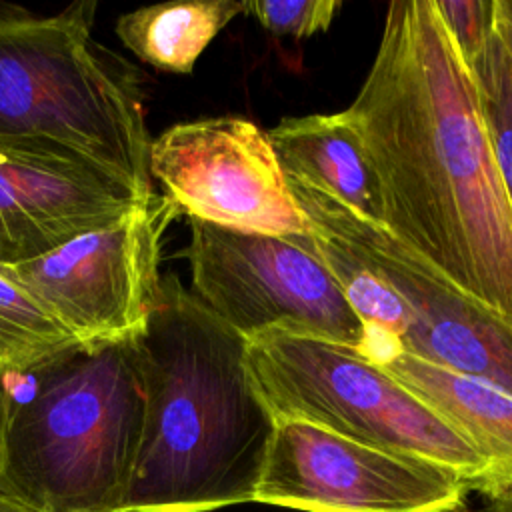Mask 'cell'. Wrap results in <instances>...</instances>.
I'll return each instance as SVG.
<instances>
[{
    "label": "cell",
    "mask_w": 512,
    "mask_h": 512,
    "mask_svg": "<svg viewBox=\"0 0 512 512\" xmlns=\"http://www.w3.org/2000/svg\"><path fill=\"white\" fill-rule=\"evenodd\" d=\"M380 182L384 226L464 294L512 320V210L474 76L434 0H394L344 110Z\"/></svg>",
    "instance_id": "6da1fadb"
},
{
    "label": "cell",
    "mask_w": 512,
    "mask_h": 512,
    "mask_svg": "<svg viewBox=\"0 0 512 512\" xmlns=\"http://www.w3.org/2000/svg\"><path fill=\"white\" fill-rule=\"evenodd\" d=\"M144 424L122 512H212L254 502L276 418L254 386L248 340L174 274L134 336Z\"/></svg>",
    "instance_id": "7a4b0ae2"
},
{
    "label": "cell",
    "mask_w": 512,
    "mask_h": 512,
    "mask_svg": "<svg viewBox=\"0 0 512 512\" xmlns=\"http://www.w3.org/2000/svg\"><path fill=\"white\" fill-rule=\"evenodd\" d=\"M144 424L136 340L80 344L0 384V494L30 512H122Z\"/></svg>",
    "instance_id": "3957f363"
},
{
    "label": "cell",
    "mask_w": 512,
    "mask_h": 512,
    "mask_svg": "<svg viewBox=\"0 0 512 512\" xmlns=\"http://www.w3.org/2000/svg\"><path fill=\"white\" fill-rule=\"evenodd\" d=\"M94 2L0 16V138L48 140L152 196L140 92L90 38Z\"/></svg>",
    "instance_id": "277c9868"
},
{
    "label": "cell",
    "mask_w": 512,
    "mask_h": 512,
    "mask_svg": "<svg viewBox=\"0 0 512 512\" xmlns=\"http://www.w3.org/2000/svg\"><path fill=\"white\" fill-rule=\"evenodd\" d=\"M248 368L276 420H300L458 476L492 478L488 460L444 418L360 350L272 330L248 340Z\"/></svg>",
    "instance_id": "5b68a950"
},
{
    "label": "cell",
    "mask_w": 512,
    "mask_h": 512,
    "mask_svg": "<svg viewBox=\"0 0 512 512\" xmlns=\"http://www.w3.org/2000/svg\"><path fill=\"white\" fill-rule=\"evenodd\" d=\"M194 294L246 340L272 330L360 350L372 338L308 236L238 232L190 220Z\"/></svg>",
    "instance_id": "8992f818"
},
{
    "label": "cell",
    "mask_w": 512,
    "mask_h": 512,
    "mask_svg": "<svg viewBox=\"0 0 512 512\" xmlns=\"http://www.w3.org/2000/svg\"><path fill=\"white\" fill-rule=\"evenodd\" d=\"M286 180L312 228L344 242L402 298L396 354L416 356L512 396V320L450 284L386 226L360 218L326 192Z\"/></svg>",
    "instance_id": "52a82bcc"
},
{
    "label": "cell",
    "mask_w": 512,
    "mask_h": 512,
    "mask_svg": "<svg viewBox=\"0 0 512 512\" xmlns=\"http://www.w3.org/2000/svg\"><path fill=\"white\" fill-rule=\"evenodd\" d=\"M178 216L164 196L54 252L0 266L82 344L138 336L162 294L160 246Z\"/></svg>",
    "instance_id": "ba28073f"
},
{
    "label": "cell",
    "mask_w": 512,
    "mask_h": 512,
    "mask_svg": "<svg viewBox=\"0 0 512 512\" xmlns=\"http://www.w3.org/2000/svg\"><path fill=\"white\" fill-rule=\"evenodd\" d=\"M150 176L188 220L270 236L312 234L268 134L250 120L220 116L170 126L152 140Z\"/></svg>",
    "instance_id": "9c48e42d"
},
{
    "label": "cell",
    "mask_w": 512,
    "mask_h": 512,
    "mask_svg": "<svg viewBox=\"0 0 512 512\" xmlns=\"http://www.w3.org/2000/svg\"><path fill=\"white\" fill-rule=\"evenodd\" d=\"M468 486L408 460L300 420H276L254 502L306 512H438Z\"/></svg>",
    "instance_id": "30bf717a"
},
{
    "label": "cell",
    "mask_w": 512,
    "mask_h": 512,
    "mask_svg": "<svg viewBox=\"0 0 512 512\" xmlns=\"http://www.w3.org/2000/svg\"><path fill=\"white\" fill-rule=\"evenodd\" d=\"M152 196L54 142L0 138V266L116 224Z\"/></svg>",
    "instance_id": "8fae6325"
},
{
    "label": "cell",
    "mask_w": 512,
    "mask_h": 512,
    "mask_svg": "<svg viewBox=\"0 0 512 512\" xmlns=\"http://www.w3.org/2000/svg\"><path fill=\"white\" fill-rule=\"evenodd\" d=\"M266 134L286 178L326 192L360 218L384 226L380 182L344 110L284 118Z\"/></svg>",
    "instance_id": "7c38bea8"
},
{
    "label": "cell",
    "mask_w": 512,
    "mask_h": 512,
    "mask_svg": "<svg viewBox=\"0 0 512 512\" xmlns=\"http://www.w3.org/2000/svg\"><path fill=\"white\" fill-rule=\"evenodd\" d=\"M380 366L488 460L494 472L490 482L512 480V396L404 352Z\"/></svg>",
    "instance_id": "4fadbf2b"
},
{
    "label": "cell",
    "mask_w": 512,
    "mask_h": 512,
    "mask_svg": "<svg viewBox=\"0 0 512 512\" xmlns=\"http://www.w3.org/2000/svg\"><path fill=\"white\" fill-rule=\"evenodd\" d=\"M240 12L236 0L166 2L122 14L116 34L142 62L162 72L188 74L216 34Z\"/></svg>",
    "instance_id": "5bb4252c"
},
{
    "label": "cell",
    "mask_w": 512,
    "mask_h": 512,
    "mask_svg": "<svg viewBox=\"0 0 512 512\" xmlns=\"http://www.w3.org/2000/svg\"><path fill=\"white\" fill-rule=\"evenodd\" d=\"M80 344L28 290L0 272V384L26 376Z\"/></svg>",
    "instance_id": "9a60e30c"
},
{
    "label": "cell",
    "mask_w": 512,
    "mask_h": 512,
    "mask_svg": "<svg viewBox=\"0 0 512 512\" xmlns=\"http://www.w3.org/2000/svg\"><path fill=\"white\" fill-rule=\"evenodd\" d=\"M478 90L484 130L512 210V64L496 30L470 70Z\"/></svg>",
    "instance_id": "2e32d148"
},
{
    "label": "cell",
    "mask_w": 512,
    "mask_h": 512,
    "mask_svg": "<svg viewBox=\"0 0 512 512\" xmlns=\"http://www.w3.org/2000/svg\"><path fill=\"white\" fill-rule=\"evenodd\" d=\"M340 0H250L244 12L254 16L266 30L278 36L306 38L328 30Z\"/></svg>",
    "instance_id": "e0dca14e"
},
{
    "label": "cell",
    "mask_w": 512,
    "mask_h": 512,
    "mask_svg": "<svg viewBox=\"0 0 512 512\" xmlns=\"http://www.w3.org/2000/svg\"><path fill=\"white\" fill-rule=\"evenodd\" d=\"M462 62L472 70L494 34V0H434Z\"/></svg>",
    "instance_id": "ac0fdd59"
},
{
    "label": "cell",
    "mask_w": 512,
    "mask_h": 512,
    "mask_svg": "<svg viewBox=\"0 0 512 512\" xmlns=\"http://www.w3.org/2000/svg\"><path fill=\"white\" fill-rule=\"evenodd\" d=\"M488 506V512H512V480H496L478 490Z\"/></svg>",
    "instance_id": "d6986e66"
},
{
    "label": "cell",
    "mask_w": 512,
    "mask_h": 512,
    "mask_svg": "<svg viewBox=\"0 0 512 512\" xmlns=\"http://www.w3.org/2000/svg\"><path fill=\"white\" fill-rule=\"evenodd\" d=\"M494 30L512 64V0H494Z\"/></svg>",
    "instance_id": "ffe728a7"
},
{
    "label": "cell",
    "mask_w": 512,
    "mask_h": 512,
    "mask_svg": "<svg viewBox=\"0 0 512 512\" xmlns=\"http://www.w3.org/2000/svg\"><path fill=\"white\" fill-rule=\"evenodd\" d=\"M0 512H30L26 506L18 504L16 500L0 494Z\"/></svg>",
    "instance_id": "44dd1931"
},
{
    "label": "cell",
    "mask_w": 512,
    "mask_h": 512,
    "mask_svg": "<svg viewBox=\"0 0 512 512\" xmlns=\"http://www.w3.org/2000/svg\"><path fill=\"white\" fill-rule=\"evenodd\" d=\"M438 512H474V510H470L468 504H466V500H462V502H458V504H454V506H448V508H444V510H438Z\"/></svg>",
    "instance_id": "7402d4cb"
}]
</instances>
